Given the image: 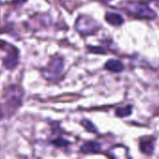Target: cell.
Instances as JSON below:
<instances>
[{
    "instance_id": "5",
    "label": "cell",
    "mask_w": 159,
    "mask_h": 159,
    "mask_svg": "<svg viewBox=\"0 0 159 159\" xmlns=\"http://www.w3.org/2000/svg\"><path fill=\"white\" fill-rule=\"evenodd\" d=\"M18 61H19V52L14 47H11L7 52V57L3 61V64L7 69L12 70L17 66Z\"/></svg>"
},
{
    "instance_id": "7",
    "label": "cell",
    "mask_w": 159,
    "mask_h": 159,
    "mask_svg": "<svg viewBox=\"0 0 159 159\" xmlns=\"http://www.w3.org/2000/svg\"><path fill=\"white\" fill-rule=\"evenodd\" d=\"M105 20L108 23L115 26H119L124 22V19L122 18V16L116 12H107L105 15Z\"/></svg>"
},
{
    "instance_id": "8",
    "label": "cell",
    "mask_w": 159,
    "mask_h": 159,
    "mask_svg": "<svg viewBox=\"0 0 159 159\" xmlns=\"http://www.w3.org/2000/svg\"><path fill=\"white\" fill-rule=\"evenodd\" d=\"M81 152L86 153V154H92V153H99L102 150V146L100 143H95V142H89L86 143L84 145L81 146L80 148Z\"/></svg>"
},
{
    "instance_id": "13",
    "label": "cell",
    "mask_w": 159,
    "mask_h": 159,
    "mask_svg": "<svg viewBox=\"0 0 159 159\" xmlns=\"http://www.w3.org/2000/svg\"><path fill=\"white\" fill-rule=\"evenodd\" d=\"M26 0H13V3H15V4H17V5H19V4H22V3H24Z\"/></svg>"
},
{
    "instance_id": "1",
    "label": "cell",
    "mask_w": 159,
    "mask_h": 159,
    "mask_svg": "<svg viewBox=\"0 0 159 159\" xmlns=\"http://www.w3.org/2000/svg\"><path fill=\"white\" fill-rule=\"evenodd\" d=\"M63 66L64 64L62 58L56 57L49 62V64L46 68L42 70V75L47 80L53 81L61 75L63 70Z\"/></svg>"
},
{
    "instance_id": "11",
    "label": "cell",
    "mask_w": 159,
    "mask_h": 159,
    "mask_svg": "<svg viewBox=\"0 0 159 159\" xmlns=\"http://www.w3.org/2000/svg\"><path fill=\"white\" fill-rule=\"evenodd\" d=\"M81 124L83 125V127L88 130V131H90V132H96L97 129L95 128V126L89 120H82Z\"/></svg>"
},
{
    "instance_id": "3",
    "label": "cell",
    "mask_w": 159,
    "mask_h": 159,
    "mask_svg": "<svg viewBox=\"0 0 159 159\" xmlns=\"http://www.w3.org/2000/svg\"><path fill=\"white\" fill-rule=\"evenodd\" d=\"M126 8L129 12L134 14L139 18H145V19H154L156 17V13L145 4L142 3H128Z\"/></svg>"
},
{
    "instance_id": "6",
    "label": "cell",
    "mask_w": 159,
    "mask_h": 159,
    "mask_svg": "<svg viewBox=\"0 0 159 159\" xmlns=\"http://www.w3.org/2000/svg\"><path fill=\"white\" fill-rule=\"evenodd\" d=\"M105 68L113 73H120L123 71L124 65L120 61L116 59H111L105 63Z\"/></svg>"
},
{
    "instance_id": "14",
    "label": "cell",
    "mask_w": 159,
    "mask_h": 159,
    "mask_svg": "<svg viewBox=\"0 0 159 159\" xmlns=\"http://www.w3.org/2000/svg\"><path fill=\"white\" fill-rule=\"evenodd\" d=\"M3 116H4V113H3V111H2V107L0 106V119L3 118Z\"/></svg>"
},
{
    "instance_id": "12",
    "label": "cell",
    "mask_w": 159,
    "mask_h": 159,
    "mask_svg": "<svg viewBox=\"0 0 159 159\" xmlns=\"http://www.w3.org/2000/svg\"><path fill=\"white\" fill-rule=\"evenodd\" d=\"M52 143L57 147H63V146H67L69 144V143L67 141H65L64 139H62V138H59L57 140H54L52 142Z\"/></svg>"
},
{
    "instance_id": "9",
    "label": "cell",
    "mask_w": 159,
    "mask_h": 159,
    "mask_svg": "<svg viewBox=\"0 0 159 159\" xmlns=\"http://www.w3.org/2000/svg\"><path fill=\"white\" fill-rule=\"evenodd\" d=\"M140 148H141V150H142V152L143 154L150 156L154 152V143L150 140H145V141L141 143Z\"/></svg>"
},
{
    "instance_id": "4",
    "label": "cell",
    "mask_w": 159,
    "mask_h": 159,
    "mask_svg": "<svg viewBox=\"0 0 159 159\" xmlns=\"http://www.w3.org/2000/svg\"><path fill=\"white\" fill-rule=\"evenodd\" d=\"M6 94H7V104L9 106V108L12 109V111H14L15 108H18L20 105L22 91L19 87L11 86L7 89Z\"/></svg>"
},
{
    "instance_id": "2",
    "label": "cell",
    "mask_w": 159,
    "mask_h": 159,
    "mask_svg": "<svg viewBox=\"0 0 159 159\" xmlns=\"http://www.w3.org/2000/svg\"><path fill=\"white\" fill-rule=\"evenodd\" d=\"M75 29L83 34H92L99 29L96 20L88 16H80L75 22Z\"/></svg>"
},
{
    "instance_id": "10",
    "label": "cell",
    "mask_w": 159,
    "mask_h": 159,
    "mask_svg": "<svg viewBox=\"0 0 159 159\" xmlns=\"http://www.w3.org/2000/svg\"><path fill=\"white\" fill-rule=\"evenodd\" d=\"M132 112V106L131 105H128L126 107H119L116 109V114L117 116L119 117H125V116H129Z\"/></svg>"
}]
</instances>
